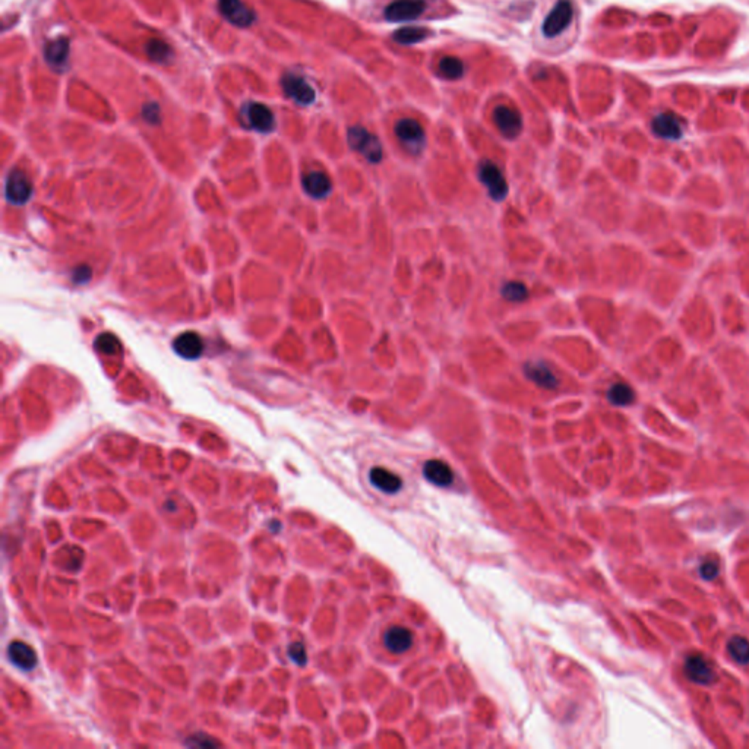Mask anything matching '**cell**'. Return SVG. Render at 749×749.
<instances>
[{"label": "cell", "instance_id": "cell-1", "mask_svg": "<svg viewBox=\"0 0 749 749\" xmlns=\"http://www.w3.org/2000/svg\"><path fill=\"white\" fill-rule=\"evenodd\" d=\"M347 139H349V145L354 151L362 154V156L369 163L378 164L380 163V160H382L384 157L382 144H380L378 136L371 134L369 130L365 129L363 126L350 127Z\"/></svg>", "mask_w": 749, "mask_h": 749}, {"label": "cell", "instance_id": "cell-2", "mask_svg": "<svg viewBox=\"0 0 749 749\" xmlns=\"http://www.w3.org/2000/svg\"><path fill=\"white\" fill-rule=\"evenodd\" d=\"M479 177L483 186L487 189V194L495 201L505 199L508 194V183L505 176L497 165L489 160H484L479 165Z\"/></svg>", "mask_w": 749, "mask_h": 749}, {"label": "cell", "instance_id": "cell-3", "mask_svg": "<svg viewBox=\"0 0 749 749\" xmlns=\"http://www.w3.org/2000/svg\"><path fill=\"white\" fill-rule=\"evenodd\" d=\"M396 135L409 152L420 154L426 145L424 130L413 119H402L396 125Z\"/></svg>", "mask_w": 749, "mask_h": 749}, {"label": "cell", "instance_id": "cell-4", "mask_svg": "<svg viewBox=\"0 0 749 749\" xmlns=\"http://www.w3.org/2000/svg\"><path fill=\"white\" fill-rule=\"evenodd\" d=\"M574 17V6L569 0H560L546 17L543 22V34L546 37H555L568 28Z\"/></svg>", "mask_w": 749, "mask_h": 749}, {"label": "cell", "instance_id": "cell-5", "mask_svg": "<svg viewBox=\"0 0 749 749\" xmlns=\"http://www.w3.org/2000/svg\"><path fill=\"white\" fill-rule=\"evenodd\" d=\"M32 195V185L25 173L12 170L6 177L5 196L14 205H23Z\"/></svg>", "mask_w": 749, "mask_h": 749}, {"label": "cell", "instance_id": "cell-6", "mask_svg": "<svg viewBox=\"0 0 749 749\" xmlns=\"http://www.w3.org/2000/svg\"><path fill=\"white\" fill-rule=\"evenodd\" d=\"M243 116L246 125L258 132L268 134L276 126V117L269 107L263 103H249L245 105Z\"/></svg>", "mask_w": 749, "mask_h": 749}, {"label": "cell", "instance_id": "cell-7", "mask_svg": "<svg viewBox=\"0 0 749 749\" xmlns=\"http://www.w3.org/2000/svg\"><path fill=\"white\" fill-rule=\"evenodd\" d=\"M426 9L424 0H396L387 6L385 18L391 22H406L419 18Z\"/></svg>", "mask_w": 749, "mask_h": 749}, {"label": "cell", "instance_id": "cell-8", "mask_svg": "<svg viewBox=\"0 0 749 749\" xmlns=\"http://www.w3.org/2000/svg\"><path fill=\"white\" fill-rule=\"evenodd\" d=\"M493 119L499 132H501L505 138L514 139L521 134L522 117L517 110L511 109V107H506V105L496 107L493 112Z\"/></svg>", "mask_w": 749, "mask_h": 749}, {"label": "cell", "instance_id": "cell-9", "mask_svg": "<svg viewBox=\"0 0 749 749\" xmlns=\"http://www.w3.org/2000/svg\"><path fill=\"white\" fill-rule=\"evenodd\" d=\"M221 15L236 27H249L255 21V14L242 0H218Z\"/></svg>", "mask_w": 749, "mask_h": 749}, {"label": "cell", "instance_id": "cell-10", "mask_svg": "<svg viewBox=\"0 0 749 749\" xmlns=\"http://www.w3.org/2000/svg\"><path fill=\"white\" fill-rule=\"evenodd\" d=\"M281 84H283L284 92L296 103L307 105L315 101V90L312 88V85H309L306 79H303L302 76L289 74L283 78Z\"/></svg>", "mask_w": 749, "mask_h": 749}, {"label": "cell", "instance_id": "cell-11", "mask_svg": "<svg viewBox=\"0 0 749 749\" xmlns=\"http://www.w3.org/2000/svg\"><path fill=\"white\" fill-rule=\"evenodd\" d=\"M685 673L689 681L698 685H710L716 679L715 670L703 656H688L685 660Z\"/></svg>", "mask_w": 749, "mask_h": 749}, {"label": "cell", "instance_id": "cell-12", "mask_svg": "<svg viewBox=\"0 0 749 749\" xmlns=\"http://www.w3.org/2000/svg\"><path fill=\"white\" fill-rule=\"evenodd\" d=\"M653 132L663 139L676 141L682 138L684 126L681 119L672 113H660L653 119Z\"/></svg>", "mask_w": 749, "mask_h": 749}, {"label": "cell", "instance_id": "cell-13", "mask_svg": "<svg viewBox=\"0 0 749 749\" xmlns=\"http://www.w3.org/2000/svg\"><path fill=\"white\" fill-rule=\"evenodd\" d=\"M173 347H174V351L179 354L181 358L187 360H195L201 358L202 353H204L205 346H204V340L201 338L199 334H196V332L194 331H189V332H183V334H181L174 340Z\"/></svg>", "mask_w": 749, "mask_h": 749}, {"label": "cell", "instance_id": "cell-14", "mask_svg": "<svg viewBox=\"0 0 749 749\" xmlns=\"http://www.w3.org/2000/svg\"><path fill=\"white\" fill-rule=\"evenodd\" d=\"M414 643V635L410 629L404 626H392L384 635L385 647L394 653V655H404L407 653Z\"/></svg>", "mask_w": 749, "mask_h": 749}, {"label": "cell", "instance_id": "cell-15", "mask_svg": "<svg viewBox=\"0 0 749 749\" xmlns=\"http://www.w3.org/2000/svg\"><path fill=\"white\" fill-rule=\"evenodd\" d=\"M423 475L427 482L439 487H448L454 482V471L441 460H429L423 466Z\"/></svg>", "mask_w": 749, "mask_h": 749}, {"label": "cell", "instance_id": "cell-16", "mask_svg": "<svg viewBox=\"0 0 749 749\" xmlns=\"http://www.w3.org/2000/svg\"><path fill=\"white\" fill-rule=\"evenodd\" d=\"M369 482L378 491L384 493H397L402 487V479L394 471H389L384 467H373L369 471Z\"/></svg>", "mask_w": 749, "mask_h": 749}, {"label": "cell", "instance_id": "cell-17", "mask_svg": "<svg viewBox=\"0 0 749 749\" xmlns=\"http://www.w3.org/2000/svg\"><path fill=\"white\" fill-rule=\"evenodd\" d=\"M9 660L22 670H32L37 664V656L32 647L22 641H14L8 647Z\"/></svg>", "mask_w": 749, "mask_h": 749}, {"label": "cell", "instance_id": "cell-18", "mask_svg": "<svg viewBox=\"0 0 749 749\" xmlns=\"http://www.w3.org/2000/svg\"><path fill=\"white\" fill-rule=\"evenodd\" d=\"M305 192L315 199H322L329 195L332 183L324 172H311L303 177Z\"/></svg>", "mask_w": 749, "mask_h": 749}, {"label": "cell", "instance_id": "cell-19", "mask_svg": "<svg viewBox=\"0 0 749 749\" xmlns=\"http://www.w3.org/2000/svg\"><path fill=\"white\" fill-rule=\"evenodd\" d=\"M526 373L534 384H537L542 388L555 389L557 387L556 375L544 363L531 362L529 366H526Z\"/></svg>", "mask_w": 749, "mask_h": 749}, {"label": "cell", "instance_id": "cell-20", "mask_svg": "<svg viewBox=\"0 0 749 749\" xmlns=\"http://www.w3.org/2000/svg\"><path fill=\"white\" fill-rule=\"evenodd\" d=\"M68 54H69V43L66 39H57L45 45V50H44L45 61L52 66L59 68L62 63H65Z\"/></svg>", "mask_w": 749, "mask_h": 749}, {"label": "cell", "instance_id": "cell-21", "mask_svg": "<svg viewBox=\"0 0 749 749\" xmlns=\"http://www.w3.org/2000/svg\"><path fill=\"white\" fill-rule=\"evenodd\" d=\"M608 398L613 404V406L626 407V406H629V404L634 402L635 392L629 385H626L624 382H617V384L612 385L611 389L608 391Z\"/></svg>", "mask_w": 749, "mask_h": 749}, {"label": "cell", "instance_id": "cell-22", "mask_svg": "<svg viewBox=\"0 0 749 749\" xmlns=\"http://www.w3.org/2000/svg\"><path fill=\"white\" fill-rule=\"evenodd\" d=\"M729 656L742 666L749 664V639L742 635H735L728 643Z\"/></svg>", "mask_w": 749, "mask_h": 749}, {"label": "cell", "instance_id": "cell-23", "mask_svg": "<svg viewBox=\"0 0 749 749\" xmlns=\"http://www.w3.org/2000/svg\"><path fill=\"white\" fill-rule=\"evenodd\" d=\"M439 74L447 79H458L464 75V63L457 57L447 56L439 62Z\"/></svg>", "mask_w": 749, "mask_h": 749}, {"label": "cell", "instance_id": "cell-24", "mask_svg": "<svg viewBox=\"0 0 749 749\" xmlns=\"http://www.w3.org/2000/svg\"><path fill=\"white\" fill-rule=\"evenodd\" d=\"M427 37V31L419 27H404L392 34V39L401 44H414L424 40Z\"/></svg>", "mask_w": 749, "mask_h": 749}, {"label": "cell", "instance_id": "cell-25", "mask_svg": "<svg viewBox=\"0 0 749 749\" xmlns=\"http://www.w3.org/2000/svg\"><path fill=\"white\" fill-rule=\"evenodd\" d=\"M502 296L504 299L509 302H524L529 297V290L526 287V284H522L520 281H509L504 285Z\"/></svg>", "mask_w": 749, "mask_h": 749}, {"label": "cell", "instance_id": "cell-26", "mask_svg": "<svg viewBox=\"0 0 749 749\" xmlns=\"http://www.w3.org/2000/svg\"><path fill=\"white\" fill-rule=\"evenodd\" d=\"M147 53L154 62H165L172 56L170 47L161 40H151L147 44Z\"/></svg>", "mask_w": 749, "mask_h": 749}, {"label": "cell", "instance_id": "cell-27", "mask_svg": "<svg viewBox=\"0 0 749 749\" xmlns=\"http://www.w3.org/2000/svg\"><path fill=\"white\" fill-rule=\"evenodd\" d=\"M95 349L104 354H116L119 351V340L113 334H101L95 340Z\"/></svg>", "mask_w": 749, "mask_h": 749}, {"label": "cell", "instance_id": "cell-28", "mask_svg": "<svg viewBox=\"0 0 749 749\" xmlns=\"http://www.w3.org/2000/svg\"><path fill=\"white\" fill-rule=\"evenodd\" d=\"M289 656L290 659L299 666H305L307 663V656H306V648L302 643H294L289 647Z\"/></svg>", "mask_w": 749, "mask_h": 749}, {"label": "cell", "instance_id": "cell-29", "mask_svg": "<svg viewBox=\"0 0 749 749\" xmlns=\"http://www.w3.org/2000/svg\"><path fill=\"white\" fill-rule=\"evenodd\" d=\"M719 573H720L719 564L716 561H712V560L703 562L699 566V575L703 577L704 579H707V581L715 579L719 575Z\"/></svg>", "mask_w": 749, "mask_h": 749}]
</instances>
